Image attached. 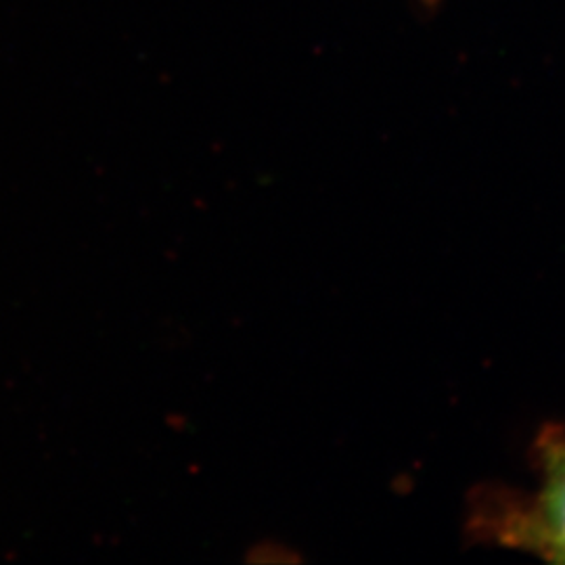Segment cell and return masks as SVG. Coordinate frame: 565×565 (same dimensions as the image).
I'll return each mask as SVG.
<instances>
[{
  "label": "cell",
  "mask_w": 565,
  "mask_h": 565,
  "mask_svg": "<svg viewBox=\"0 0 565 565\" xmlns=\"http://www.w3.org/2000/svg\"><path fill=\"white\" fill-rule=\"evenodd\" d=\"M532 490L488 488L476 494L467 532L473 541L565 564V429L546 427L534 445Z\"/></svg>",
  "instance_id": "6da1fadb"
},
{
  "label": "cell",
  "mask_w": 565,
  "mask_h": 565,
  "mask_svg": "<svg viewBox=\"0 0 565 565\" xmlns=\"http://www.w3.org/2000/svg\"><path fill=\"white\" fill-rule=\"evenodd\" d=\"M245 559L249 564L256 565L300 564L302 555L298 553L296 546L279 541V539H260L247 546Z\"/></svg>",
  "instance_id": "7a4b0ae2"
},
{
  "label": "cell",
  "mask_w": 565,
  "mask_h": 565,
  "mask_svg": "<svg viewBox=\"0 0 565 565\" xmlns=\"http://www.w3.org/2000/svg\"><path fill=\"white\" fill-rule=\"evenodd\" d=\"M422 2H424V4H429V7H434V4H438L440 0H422Z\"/></svg>",
  "instance_id": "3957f363"
}]
</instances>
